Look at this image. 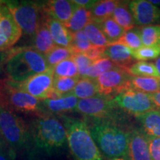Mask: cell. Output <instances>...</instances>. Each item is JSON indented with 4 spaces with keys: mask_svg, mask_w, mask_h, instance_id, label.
I'll return each mask as SVG.
<instances>
[{
    "mask_svg": "<svg viewBox=\"0 0 160 160\" xmlns=\"http://www.w3.org/2000/svg\"><path fill=\"white\" fill-rule=\"evenodd\" d=\"M72 33V42L69 48L73 54L85 53L93 47L83 31Z\"/></svg>",
    "mask_w": 160,
    "mask_h": 160,
    "instance_id": "33",
    "label": "cell"
},
{
    "mask_svg": "<svg viewBox=\"0 0 160 160\" xmlns=\"http://www.w3.org/2000/svg\"><path fill=\"white\" fill-rule=\"evenodd\" d=\"M135 24L141 26L150 25L160 19V9L146 0H134L128 3Z\"/></svg>",
    "mask_w": 160,
    "mask_h": 160,
    "instance_id": "13",
    "label": "cell"
},
{
    "mask_svg": "<svg viewBox=\"0 0 160 160\" xmlns=\"http://www.w3.org/2000/svg\"><path fill=\"white\" fill-rule=\"evenodd\" d=\"M53 79L54 74L53 68H50L43 73L33 76L22 82H13L8 79L6 80V82L10 85L22 90L42 101L50 97L53 91Z\"/></svg>",
    "mask_w": 160,
    "mask_h": 160,
    "instance_id": "9",
    "label": "cell"
},
{
    "mask_svg": "<svg viewBox=\"0 0 160 160\" xmlns=\"http://www.w3.org/2000/svg\"><path fill=\"white\" fill-rule=\"evenodd\" d=\"M113 160H125V159H124V158H118V159H114Z\"/></svg>",
    "mask_w": 160,
    "mask_h": 160,
    "instance_id": "47",
    "label": "cell"
},
{
    "mask_svg": "<svg viewBox=\"0 0 160 160\" xmlns=\"http://www.w3.org/2000/svg\"><path fill=\"white\" fill-rule=\"evenodd\" d=\"M83 31L92 45L97 47H106L111 44L97 23L91 22L84 28Z\"/></svg>",
    "mask_w": 160,
    "mask_h": 160,
    "instance_id": "29",
    "label": "cell"
},
{
    "mask_svg": "<svg viewBox=\"0 0 160 160\" xmlns=\"http://www.w3.org/2000/svg\"><path fill=\"white\" fill-rule=\"evenodd\" d=\"M30 126L29 148L40 155L51 156L65 146L66 131L59 120L51 115L39 116Z\"/></svg>",
    "mask_w": 160,
    "mask_h": 160,
    "instance_id": "1",
    "label": "cell"
},
{
    "mask_svg": "<svg viewBox=\"0 0 160 160\" xmlns=\"http://www.w3.org/2000/svg\"><path fill=\"white\" fill-rule=\"evenodd\" d=\"M79 99L73 93L62 96L57 99H45L42 100V105L46 113H61L76 111Z\"/></svg>",
    "mask_w": 160,
    "mask_h": 160,
    "instance_id": "16",
    "label": "cell"
},
{
    "mask_svg": "<svg viewBox=\"0 0 160 160\" xmlns=\"http://www.w3.org/2000/svg\"><path fill=\"white\" fill-rule=\"evenodd\" d=\"M3 71H4V69H3V63L2 62H0V85H2V84L5 80L2 79V74H3Z\"/></svg>",
    "mask_w": 160,
    "mask_h": 160,
    "instance_id": "45",
    "label": "cell"
},
{
    "mask_svg": "<svg viewBox=\"0 0 160 160\" xmlns=\"http://www.w3.org/2000/svg\"><path fill=\"white\" fill-rule=\"evenodd\" d=\"M105 47H97V46L93 45V47L89 51L85 53V54L92 61L95 62L105 57Z\"/></svg>",
    "mask_w": 160,
    "mask_h": 160,
    "instance_id": "40",
    "label": "cell"
},
{
    "mask_svg": "<svg viewBox=\"0 0 160 160\" xmlns=\"http://www.w3.org/2000/svg\"><path fill=\"white\" fill-rule=\"evenodd\" d=\"M77 7L73 1L68 0H51L42 3L46 15L62 24L68 22Z\"/></svg>",
    "mask_w": 160,
    "mask_h": 160,
    "instance_id": "14",
    "label": "cell"
},
{
    "mask_svg": "<svg viewBox=\"0 0 160 160\" xmlns=\"http://www.w3.org/2000/svg\"><path fill=\"white\" fill-rule=\"evenodd\" d=\"M148 139L152 160H160V138L148 137Z\"/></svg>",
    "mask_w": 160,
    "mask_h": 160,
    "instance_id": "39",
    "label": "cell"
},
{
    "mask_svg": "<svg viewBox=\"0 0 160 160\" xmlns=\"http://www.w3.org/2000/svg\"><path fill=\"white\" fill-rule=\"evenodd\" d=\"M137 118L148 137L160 138V111L153 110Z\"/></svg>",
    "mask_w": 160,
    "mask_h": 160,
    "instance_id": "21",
    "label": "cell"
},
{
    "mask_svg": "<svg viewBox=\"0 0 160 160\" xmlns=\"http://www.w3.org/2000/svg\"><path fill=\"white\" fill-rule=\"evenodd\" d=\"M143 46L160 45V25H150L139 30Z\"/></svg>",
    "mask_w": 160,
    "mask_h": 160,
    "instance_id": "28",
    "label": "cell"
},
{
    "mask_svg": "<svg viewBox=\"0 0 160 160\" xmlns=\"http://www.w3.org/2000/svg\"><path fill=\"white\" fill-rule=\"evenodd\" d=\"M130 160H152L148 137L141 131H132L129 135L128 151Z\"/></svg>",
    "mask_w": 160,
    "mask_h": 160,
    "instance_id": "15",
    "label": "cell"
},
{
    "mask_svg": "<svg viewBox=\"0 0 160 160\" xmlns=\"http://www.w3.org/2000/svg\"><path fill=\"white\" fill-rule=\"evenodd\" d=\"M112 99L113 98L97 96L88 99H79L76 111L95 119H105L116 107Z\"/></svg>",
    "mask_w": 160,
    "mask_h": 160,
    "instance_id": "11",
    "label": "cell"
},
{
    "mask_svg": "<svg viewBox=\"0 0 160 160\" xmlns=\"http://www.w3.org/2000/svg\"><path fill=\"white\" fill-rule=\"evenodd\" d=\"M125 71L131 77H154L160 79L154 64L152 62L138 61L132 64Z\"/></svg>",
    "mask_w": 160,
    "mask_h": 160,
    "instance_id": "26",
    "label": "cell"
},
{
    "mask_svg": "<svg viewBox=\"0 0 160 160\" xmlns=\"http://www.w3.org/2000/svg\"><path fill=\"white\" fill-rule=\"evenodd\" d=\"M111 18L125 31H128L133 28L135 21L130 11L128 4L119 2L113 11Z\"/></svg>",
    "mask_w": 160,
    "mask_h": 160,
    "instance_id": "24",
    "label": "cell"
},
{
    "mask_svg": "<svg viewBox=\"0 0 160 160\" xmlns=\"http://www.w3.org/2000/svg\"><path fill=\"white\" fill-rule=\"evenodd\" d=\"M0 101L13 111L33 113L40 116L47 114L41 100L10 85L6 80L0 86Z\"/></svg>",
    "mask_w": 160,
    "mask_h": 160,
    "instance_id": "7",
    "label": "cell"
},
{
    "mask_svg": "<svg viewBox=\"0 0 160 160\" xmlns=\"http://www.w3.org/2000/svg\"><path fill=\"white\" fill-rule=\"evenodd\" d=\"M46 21L47 19L41 24L36 31L33 40V48L44 56L56 46L54 42L52 39Z\"/></svg>",
    "mask_w": 160,
    "mask_h": 160,
    "instance_id": "19",
    "label": "cell"
},
{
    "mask_svg": "<svg viewBox=\"0 0 160 160\" xmlns=\"http://www.w3.org/2000/svg\"><path fill=\"white\" fill-rule=\"evenodd\" d=\"M17 152L12 149L0 136V160H15Z\"/></svg>",
    "mask_w": 160,
    "mask_h": 160,
    "instance_id": "38",
    "label": "cell"
},
{
    "mask_svg": "<svg viewBox=\"0 0 160 160\" xmlns=\"http://www.w3.org/2000/svg\"><path fill=\"white\" fill-rule=\"evenodd\" d=\"M120 2L116 0H102L97 1L93 7L90 10L92 22L97 24L101 23L108 18L111 17L113 11Z\"/></svg>",
    "mask_w": 160,
    "mask_h": 160,
    "instance_id": "20",
    "label": "cell"
},
{
    "mask_svg": "<svg viewBox=\"0 0 160 160\" xmlns=\"http://www.w3.org/2000/svg\"><path fill=\"white\" fill-rule=\"evenodd\" d=\"M149 97L151 98L153 104L156 105V107L160 108V91L154 93H151L149 94Z\"/></svg>",
    "mask_w": 160,
    "mask_h": 160,
    "instance_id": "43",
    "label": "cell"
},
{
    "mask_svg": "<svg viewBox=\"0 0 160 160\" xmlns=\"http://www.w3.org/2000/svg\"><path fill=\"white\" fill-rule=\"evenodd\" d=\"M105 55L119 68L126 70L133 64L131 50L121 44H109L105 48Z\"/></svg>",
    "mask_w": 160,
    "mask_h": 160,
    "instance_id": "17",
    "label": "cell"
},
{
    "mask_svg": "<svg viewBox=\"0 0 160 160\" xmlns=\"http://www.w3.org/2000/svg\"><path fill=\"white\" fill-rule=\"evenodd\" d=\"M46 22L55 45L69 48L72 42V33L64 24L50 17H48Z\"/></svg>",
    "mask_w": 160,
    "mask_h": 160,
    "instance_id": "18",
    "label": "cell"
},
{
    "mask_svg": "<svg viewBox=\"0 0 160 160\" xmlns=\"http://www.w3.org/2000/svg\"><path fill=\"white\" fill-rule=\"evenodd\" d=\"M131 75L125 70L116 68L98 77L97 82L100 96L113 98L121 92L131 89Z\"/></svg>",
    "mask_w": 160,
    "mask_h": 160,
    "instance_id": "10",
    "label": "cell"
},
{
    "mask_svg": "<svg viewBox=\"0 0 160 160\" xmlns=\"http://www.w3.org/2000/svg\"><path fill=\"white\" fill-rule=\"evenodd\" d=\"M131 53L133 59L139 61L156 59L160 56V45L142 46L139 49L131 51Z\"/></svg>",
    "mask_w": 160,
    "mask_h": 160,
    "instance_id": "36",
    "label": "cell"
},
{
    "mask_svg": "<svg viewBox=\"0 0 160 160\" xmlns=\"http://www.w3.org/2000/svg\"><path fill=\"white\" fill-rule=\"evenodd\" d=\"M66 131L67 142L75 160H104L85 121L60 115Z\"/></svg>",
    "mask_w": 160,
    "mask_h": 160,
    "instance_id": "3",
    "label": "cell"
},
{
    "mask_svg": "<svg viewBox=\"0 0 160 160\" xmlns=\"http://www.w3.org/2000/svg\"><path fill=\"white\" fill-rule=\"evenodd\" d=\"M80 79L77 77L55 78L53 82V91L59 97L71 93Z\"/></svg>",
    "mask_w": 160,
    "mask_h": 160,
    "instance_id": "30",
    "label": "cell"
},
{
    "mask_svg": "<svg viewBox=\"0 0 160 160\" xmlns=\"http://www.w3.org/2000/svg\"><path fill=\"white\" fill-rule=\"evenodd\" d=\"M55 78L79 77L77 65L72 58L62 61L53 68Z\"/></svg>",
    "mask_w": 160,
    "mask_h": 160,
    "instance_id": "34",
    "label": "cell"
},
{
    "mask_svg": "<svg viewBox=\"0 0 160 160\" xmlns=\"http://www.w3.org/2000/svg\"><path fill=\"white\" fill-rule=\"evenodd\" d=\"M98 25L110 43L116 42L126 32L111 17L105 19Z\"/></svg>",
    "mask_w": 160,
    "mask_h": 160,
    "instance_id": "27",
    "label": "cell"
},
{
    "mask_svg": "<svg viewBox=\"0 0 160 160\" xmlns=\"http://www.w3.org/2000/svg\"><path fill=\"white\" fill-rule=\"evenodd\" d=\"M3 4H4V1H0V10H1Z\"/></svg>",
    "mask_w": 160,
    "mask_h": 160,
    "instance_id": "46",
    "label": "cell"
},
{
    "mask_svg": "<svg viewBox=\"0 0 160 160\" xmlns=\"http://www.w3.org/2000/svg\"><path fill=\"white\" fill-rule=\"evenodd\" d=\"M30 126L0 101V136L12 149L17 151L29 148Z\"/></svg>",
    "mask_w": 160,
    "mask_h": 160,
    "instance_id": "5",
    "label": "cell"
},
{
    "mask_svg": "<svg viewBox=\"0 0 160 160\" xmlns=\"http://www.w3.org/2000/svg\"><path fill=\"white\" fill-rule=\"evenodd\" d=\"M22 33L33 36L41 24L48 19L42 4L31 1H4Z\"/></svg>",
    "mask_w": 160,
    "mask_h": 160,
    "instance_id": "6",
    "label": "cell"
},
{
    "mask_svg": "<svg viewBox=\"0 0 160 160\" xmlns=\"http://www.w3.org/2000/svg\"><path fill=\"white\" fill-rule=\"evenodd\" d=\"M159 90H160V79H159Z\"/></svg>",
    "mask_w": 160,
    "mask_h": 160,
    "instance_id": "48",
    "label": "cell"
},
{
    "mask_svg": "<svg viewBox=\"0 0 160 160\" xmlns=\"http://www.w3.org/2000/svg\"><path fill=\"white\" fill-rule=\"evenodd\" d=\"M72 1L78 7L83 8L88 10H91L97 2L94 0H72Z\"/></svg>",
    "mask_w": 160,
    "mask_h": 160,
    "instance_id": "41",
    "label": "cell"
},
{
    "mask_svg": "<svg viewBox=\"0 0 160 160\" xmlns=\"http://www.w3.org/2000/svg\"><path fill=\"white\" fill-rule=\"evenodd\" d=\"M153 64H154L156 69H157V71L158 74H159V77H160V56L157 58V59H155V61H154V62H153Z\"/></svg>",
    "mask_w": 160,
    "mask_h": 160,
    "instance_id": "44",
    "label": "cell"
},
{
    "mask_svg": "<svg viewBox=\"0 0 160 160\" xmlns=\"http://www.w3.org/2000/svg\"><path fill=\"white\" fill-rule=\"evenodd\" d=\"M89 129L99 149L105 157L112 159L127 157L128 133L103 119H95Z\"/></svg>",
    "mask_w": 160,
    "mask_h": 160,
    "instance_id": "4",
    "label": "cell"
},
{
    "mask_svg": "<svg viewBox=\"0 0 160 160\" xmlns=\"http://www.w3.org/2000/svg\"><path fill=\"white\" fill-rule=\"evenodd\" d=\"M118 68L113 62H111L108 58H102L97 61L93 62L86 73L85 77L97 79L98 77L102 75L105 72L111 71Z\"/></svg>",
    "mask_w": 160,
    "mask_h": 160,
    "instance_id": "31",
    "label": "cell"
},
{
    "mask_svg": "<svg viewBox=\"0 0 160 160\" xmlns=\"http://www.w3.org/2000/svg\"><path fill=\"white\" fill-rule=\"evenodd\" d=\"M71 58L77 65L79 77H85L87 71L93 62L90 59L85 53H76L72 56Z\"/></svg>",
    "mask_w": 160,
    "mask_h": 160,
    "instance_id": "37",
    "label": "cell"
},
{
    "mask_svg": "<svg viewBox=\"0 0 160 160\" xmlns=\"http://www.w3.org/2000/svg\"><path fill=\"white\" fill-rule=\"evenodd\" d=\"M2 63L8 79L17 83L50 68L45 56L33 48L15 49L4 59Z\"/></svg>",
    "mask_w": 160,
    "mask_h": 160,
    "instance_id": "2",
    "label": "cell"
},
{
    "mask_svg": "<svg viewBox=\"0 0 160 160\" xmlns=\"http://www.w3.org/2000/svg\"><path fill=\"white\" fill-rule=\"evenodd\" d=\"M130 87L136 91L151 94L159 91V79L154 77H131Z\"/></svg>",
    "mask_w": 160,
    "mask_h": 160,
    "instance_id": "25",
    "label": "cell"
},
{
    "mask_svg": "<svg viewBox=\"0 0 160 160\" xmlns=\"http://www.w3.org/2000/svg\"><path fill=\"white\" fill-rule=\"evenodd\" d=\"M116 42L126 46L131 51H135L143 46L139 31L133 29L126 31L122 37Z\"/></svg>",
    "mask_w": 160,
    "mask_h": 160,
    "instance_id": "35",
    "label": "cell"
},
{
    "mask_svg": "<svg viewBox=\"0 0 160 160\" xmlns=\"http://www.w3.org/2000/svg\"><path fill=\"white\" fill-rule=\"evenodd\" d=\"M71 93L79 99H88L100 96L97 79L88 77L80 78Z\"/></svg>",
    "mask_w": 160,
    "mask_h": 160,
    "instance_id": "22",
    "label": "cell"
},
{
    "mask_svg": "<svg viewBox=\"0 0 160 160\" xmlns=\"http://www.w3.org/2000/svg\"><path fill=\"white\" fill-rule=\"evenodd\" d=\"M73 55V53L70 48L56 45L51 51L46 53L45 57L49 68H53L57 64L71 58Z\"/></svg>",
    "mask_w": 160,
    "mask_h": 160,
    "instance_id": "32",
    "label": "cell"
},
{
    "mask_svg": "<svg viewBox=\"0 0 160 160\" xmlns=\"http://www.w3.org/2000/svg\"><path fill=\"white\" fill-rule=\"evenodd\" d=\"M40 156L41 155L38 153L37 152H36L34 150L28 148L26 150L25 160H42Z\"/></svg>",
    "mask_w": 160,
    "mask_h": 160,
    "instance_id": "42",
    "label": "cell"
},
{
    "mask_svg": "<svg viewBox=\"0 0 160 160\" xmlns=\"http://www.w3.org/2000/svg\"><path fill=\"white\" fill-rule=\"evenodd\" d=\"M92 22L90 10L77 7L68 22L64 24L71 33L83 31L84 28Z\"/></svg>",
    "mask_w": 160,
    "mask_h": 160,
    "instance_id": "23",
    "label": "cell"
},
{
    "mask_svg": "<svg viewBox=\"0 0 160 160\" xmlns=\"http://www.w3.org/2000/svg\"><path fill=\"white\" fill-rule=\"evenodd\" d=\"M112 101L116 107H119L137 117L157 109L149 94L132 88L119 93L113 97Z\"/></svg>",
    "mask_w": 160,
    "mask_h": 160,
    "instance_id": "8",
    "label": "cell"
},
{
    "mask_svg": "<svg viewBox=\"0 0 160 160\" xmlns=\"http://www.w3.org/2000/svg\"><path fill=\"white\" fill-rule=\"evenodd\" d=\"M22 34V30L3 4L0 10V52L11 48L19 41Z\"/></svg>",
    "mask_w": 160,
    "mask_h": 160,
    "instance_id": "12",
    "label": "cell"
}]
</instances>
